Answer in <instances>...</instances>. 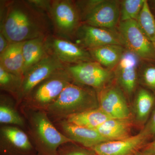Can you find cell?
I'll use <instances>...</instances> for the list:
<instances>
[{
	"mask_svg": "<svg viewBox=\"0 0 155 155\" xmlns=\"http://www.w3.org/2000/svg\"><path fill=\"white\" fill-rule=\"evenodd\" d=\"M1 3L0 32L11 43L51 34L47 15L27 1H2Z\"/></svg>",
	"mask_w": 155,
	"mask_h": 155,
	"instance_id": "cell-1",
	"label": "cell"
},
{
	"mask_svg": "<svg viewBox=\"0 0 155 155\" xmlns=\"http://www.w3.org/2000/svg\"><path fill=\"white\" fill-rule=\"evenodd\" d=\"M99 107L97 93L94 89L72 81L45 110L58 119Z\"/></svg>",
	"mask_w": 155,
	"mask_h": 155,
	"instance_id": "cell-2",
	"label": "cell"
},
{
	"mask_svg": "<svg viewBox=\"0 0 155 155\" xmlns=\"http://www.w3.org/2000/svg\"><path fill=\"white\" fill-rule=\"evenodd\" d=\"M28 120L34 141L43 155H57L61 146L73 142L56 128L43 110H35Z\"/></svg>",
	"mask_w": 155,
	"mask_h": 155,
	"instance_id": "cell-3",
	"label": "cell"
},
{
	"mask_svg": "<svg viewBox=\"0 0 155 155\" xmlns=\"http://www.w3.org/2000/svg\"><path fill=\"white\" fill-rule=\"evenodd\" d=\"M46 14L52 24L54 35L68 40L75 39L82 23L75 1L51 0Z\"/></svg>",
	"mask_w": 155,
	"mask_h": 155,
	"instance_id": "cell-4",
	"label": "cell"
},
{
	"mask_svg": "<svg viewBox=\"0 0 155 155\" xmlns=\"http://www.w3.org/2000/svg\"><path fill=\"white\" fill-rule=\"evenodd\" d=\"M72 81L66 67L59 69L37 85L25 101L34 110H45Z\"/></svg>",
	"mask_w": 155,
	"mask_h": 155,
	"instance_id": "cell-5",
	"label": "cell"
},
{
	"mask_svg": "<svg viewBox=\"0 0 155 155\" xmlns=\"http://www.w3.org/2000/svg\"><path fill=\"white\" fill-rule=\"evenodd\" d=\"M66 69L73 82L91 87L97 92L112 84L115 80L114 70L95 61L67 65Z\"/></svg>",
	"mask_w": 155,
	"mask_h": 155,
	"instance_id": "cell-6",
	"label": "cell"
},
{
	"mask_svg": "<svg viewBox=\"0 0 155 155\" xmlns=\"http://www.w3.org/2000/svg\"><path fill=\"white\" fill-rule=\"evenodd\" d=\"M117 30L123 47L141 61L155 62V47L143 33L136 20L119 22Z\"/></svg>",
	"mask_w": 155,
	"mask_h": 155,
	"instance_id": "cell-7",
	"label": "cell"
},
{
	"mask_svg": "<svg viewBox=\"0 0 155 155\" xmlns=\"http://www.w3.org/2000/svg\"><path fill=\"white\" fill-rule=\"evenodd\" d=\"M48 52L65 65L94 61L88 50L72 41L50 34L46 40Z\"/></svg>",
	"mask_w": 155,
	"mask_h": 155,
	"instance_id": "cell-8",
	"label": "cell"
},
{
	"mask_svg": "<svg viewBox=\"0 0 155 155\" xmlns=\"http://www.w3.org/2000/svg\"><path fill=\"white\" fill-rule=\"evenodd\" d=\"M66 66L54 56L48 53L41 61L25 73L17 101H20L25 100L31 92L39 84L54 72L65 68Z\"/></svg>",
	"mask_w": 155,
	"mask_h": 155,
	"instance_id": "cell-9",
	"label": "cell"
},
{
	"mask_svg": "<svg viewBox=\"0 0 155 155\" xmlns=\"http://www.w3.org/2000/svg\"><path fill=\"white\" fill-rule=\"evenodd\" d=\"M76 43L87 50L110 45L123 46L122 38L117 30H110L82 23L78 30Z\"/></svg>",
	"mask_w": 155,
	"mask_h": 155,
	"instance_id": "cell-10",
	"label": "cell"
},
{
	"mask_svg": "<svg viewBox=\"0 0 155 155\" xmlns=\"http://www.w3.org/2000/svg\"><path fill=\"white\" fill-rule=\"evenodd\" d=\"M97 93L99 108L114 119L130 117L124 92L117 84L113 83Z\"/></svg>",
	"mask_w": 155,
	"mask_h": 155,
	"instance_id": "cell-11",
	"label": "cell"
},
{
	"mask_svg": "<svg viewBox=\"0 0 155 155\" xmlns=\"http://www.w3.org/2000/svg\"><path fill=\"white\" fill-rule=\"evenodd\" d=\"M120 1L100 0L82 21L87 25L117 30L120 19Z\"/></svg>",
	"mask_w": 155,
	"mask_h": 155,
	"instance_id": "cell-12",
	"label": "cell"
},
{
	"mask_svg": "<svg viewBox=\"0 0 155 155\" xmlns=\"http://www.w3.org/2000/svg\"><path fill=\"white\" fill-rule=\"evenodd\" d=\"M150 140L148 136L143 129L137 134L129 138L102 143L93 147L96 155H134L144 148Z\"/></svg>",
	"mask_w": 155,
	"mask_h": 155,
	"instance_id": "cell-13",
	"label": "cell"
},
{
	"mask_svg": "<svg viewBox=\"0 0 155 155\" xmlns=\"http://www.w3.org/2000/svg\"><path fill=\"white\" fill-rule=\"evenodd\" d=\"M141 61L137 56L126 50L114 69L115 80L124 93L129 96L132 95L136 88Z\"/></svg>",
	"mask_w": 155,
	"mask_h": 155,
	"instance_id": "cell-14",
	"label": "cell"
},
{
	"mask_svg": "<svg viewBox=\"0 0 155 155\" xmlns=\"http://www.w3.org/2000/svg\"><path fill=\"white\" fill-rule=\"evenodd\" d=\"M60 125L63 134L71 141L91 149L97 145L108 141L95 129H90L61 120Z\"/></svg>",
	"mask_w": 155,
	"mask_h": 155,
	"instance_id": "cell-15",
	"label": "cell"
},
{
	"mask_svg": "<svg viewBox=\"0 0 155 155\" xmlns=\"http://www.w3.org/2000/svg\"><path fill=\"white\" fill-rule=\"evenodd\" d=\"M132 122L130 117L111 119L97 127V130L108 141L122 140L131 137Z\"/></svg>",
	"mask_w": 155,
	"mask_h": 155,
	"instance_id": "cell-16",
	"label": "cell"
},
{
	"mask_svg": "<svg viewBox=\"0 0 155 155\" xmlns=\"http://www.w3.org/2000/svg\"><path fill=\"white\" fill-rule=\"evenodd\" d=\"M24 42L11 43L0 54V66L8 72L23 78L24 61L22 46Z\"/></svg>",
	"mask_w": 155,
	"mask_h": 155,
	"instance_id": "cell-17",
	"label": "cell"
},
{
	"mask_svg": "<svg viewBox=\"0 0 155 155\" xmlns=\"http://www.w3.org/2000/svg\"><path fill=\"white\" fill-rule=\"evenodd\" d=\"M48 36L41 37L24 42L22 46L24 75L30 68L38 64L48 54L46 45Z\"/></svg>",
	"mask_w": 155,
	"mask_h": 155,
	"instance_id": "cell-18",
	"label": "cell"
},
{
	"mask_svg": "<svg viewBox=\"0 0 155 155\" xmlns=\"http://www.w3.org/2000/svg\"><path fill=\"white\" fill-rule=\"evenodd\" d=\"M92 58L103 67L114 70L126 49L120 45H110L88 50Z\"/></svg>",
	"mask_w": 155,
	"mask_h": 155,
	"instance_id": "cell-19",
	"label": "cell"
},
{
	"mask_svg": "<svg viewBox=\"0 0 155 155\" xmlns=\"http://www.w3.org/2000/svg\"><path fill=\"white\" fill-rule=\"evenodd\" d=\"M111 119L113 118L98 107L72 115L64 119L78 126L95 129Z\"/></svg>",
	"mask_w": 155,
	"mask_h": 155,
	"instance_id": "cell-20",
	"label": "cell"
},
{
	"mask_svg": "<svg viewBox=\"0 0 155 155\" xmlns=\"http://www.w3.org/2000/svg\"><path fill=\"white\" fill-rule=\"evenodd\" d=\"M1 134L3 140L19 152L25 153L32 150V145L28 136L18 127H2L1 129Z\"/></svg>",
	"mask_w": 155,
	"mask_h": 155,
	"instance_id": "cell-21",
	"label": "cell"
},
{
	"mask_svg": "<svg viewBox=\"0 0 155 155\" xmlns=\"http://www.w3.org/2000/svg\"><path fill=\"white\" fill-rule=\"evenodd\" d=\"M154 106L155 94L146 88L139 89L135 99V114L139 122L142 123L147 122Z\"/></svg>",
	"mask_w": 155,
	"mask_h": 155,
	"instance_id": "cell-22",
	"label": "cell"
},
{
	"mask_svg": "<svg viewBox=\"0 0 155 155\" xmlns=\"http://www.w3.org/2000/svg\"><path fill=\"white\" fill-rule=\"evenodd\" d=\"M136 20L142 31L155 47V17L150 10L147 0Z\"/></svg>",
	"mask_w": 155,
	"mask_h": 155,
	"instance_id": "cell-23",
	"label": "cell"
},
{
	"mask_svg": "<svg viewBox=\"0 0 155 155\" xmlns=\"http://www.w3.org/2000/svg\"><path fill=\"white\" fill-rule=\"evenodd\" d=\"M23 78L8 72L0 66V87L17 100L22 87Z\"/></svg>",
	"mask_w": 155,
	"mask_h": 155,
	"instance_id": "cell-24",
	"label": "cell"
},
{
	"mask_svg": "<svg viewBox=\"0 0 155 155\" xmlns=\"http://www.w3.org/2000/svg\"><path fill=\"white\" fill-rule=\"evenodd\" d=\"M146 0L120 1V22L136 20Z\"/></svg>",
	"mask_w": 155,
	"mask_h": 155,
	"instance_id": "cell-25",
	"label": "cell"
},
{
	"mask_svg": "<svg viewBox=\"0 0 155 155\" xmlns=\"http://www.w3.org/2000/svg\"><path fill=\"white\" fill-rule=\"evenodd\" d=\"M0 122L2 124H11L23 126V118L13 107L6 102V98L1 97L0 104Z\"/></svg>",
	"mask_w": 155,
	"mask_h": 155,
	"instance_id": "cell-26",
	"label": "cell"
},
{
	"mask_svg": "<svg viewBox=\"0 0 155 155\" xmlns=\"http://www.w3.org/2000/svg\"><path fill=\"white\" fill-rule=\"evenodd\" d=\"M145 88L155 94V62L141 61L138 72V79Z\"/></svg>",
	"mask_w": 155,
	"mask_h": 155,
	"instance_id": "cell-27",
	"label": "cell"
},
{
	"mask_svg": "<svg viewBox=\"0 0 155 155\" xmlns=\"http://www.w3.org/2000/svg\"><path fill=\"white\" fill-rule=\"evenodd\" d=\"M68 143L58 149L57 155H96L91 149L88 150L72 145Z\"/></svg>",
	"mask_w": 155,
	"mask_h": 155,
	"instance_id": "cell-28",
	"label": "cell"
},
{
	"mask_svg": "<svg viewBox=\"0 0 155 155\" xmlns=\"http://www.w3.org/2000/svg\"><path fill=\"white\" fill-rule=\"evenodd\" d=\"M143 129L148 136L150 140L152 139L155 140V107Z\"/></svg>",
	"mask_w": 155,
	"mask_h": 155,
	"instance_id": "cell-29",
	"label": "cell"
},
{
	"mask_svg": "<svg viewBox=\"0 0 155 155\" xmlns=\"http://www.w3.org/2000/svg\"><path fill=\"white\" fill-rule=\"evenodd\" d=\"M30 5L40 11L46 13L51 0H27Z\"/></svg>",
	"mask_w": 155,
	"mask_h": 155,
	"instance_id": "cell-30",
	"label": "cell"
},
{
	"mask_svg": "<svg viewBox=\"0 0 155 155\" xmlns=\"http://www.w3.org/2000/svg\"><path fill=\"white\" fill-rule=\"evenodd\" d=\"M11 43L6 37L0 32V54H2L8 47Z\"/></svg>",
	"mask_w": 155,
	"mask_h": 155,
	"instance_id": "cell-31",
	"label": "cell"
},
{
	"mask_svg": "<svg viewBox=\"0 0 155 155\" xmlns=\"http://www.w3.org/2000/svg\"><path fill=\"white\" fill-rule=\"evenodd\" d=\"M144 150L150 151L155 152V140L147 143L144 147Z\"/></svg>",
	"mask_w": 155,
	"mask_h": 155,
	"instance_id": "cell-32",
	"label": "cell"
},
{
	"mask_svg": "<svg viewBox=\"0 0 155 155\" xmlns=\"http://www.w3.org/2000/svg\"><path fill=\"white\" fill-rule=\"evenodd\" d=\"M150 10L155 17V0L147 1Z\"/></svg>",
	"mask_w": 155,
	"mask_h": 155,
	"instance_id": "cell-33",
	"label": "cell"
},
{
	"mask_svg": "<svg viewBox=\"0 0 155 155\" xmlns=\"http://www.w3.org/2000/svg\"><path fill=\"white\" fill-rule=\"evenodd\" d=\"M134 155H155V152L150 151L143 150L141 152H138Z\"/></svg>",
	"mask_w": 155,
	"mask_h": 155,
	"instance_id": "cell-34",
	"label": "cell"
}]
</instances>
